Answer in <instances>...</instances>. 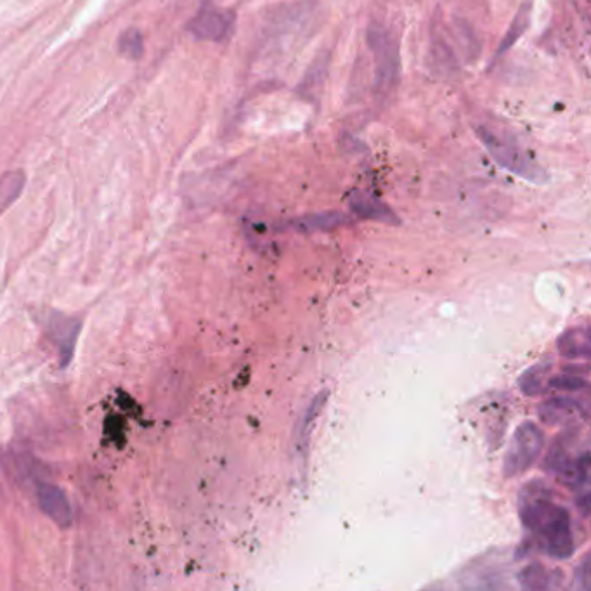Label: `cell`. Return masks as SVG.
Instances as JSON below:
<instances>
[{"instance_id":"cell-1","label":"cell","mask_w":591,"mask_h":591,"mask_svg":"<svg viewBox=\"0 0 591 591\" xmlns=\"http://www.w3.org/2000/svg\"><path fill=\"white\" fill-rule=\"evenodd\" d=\"M520 519L553 559H569L574 553L571 517L540 484L529 486L522 494Z\"/></svg>"},{"instance_id":"cell-2","label":"cell","mask_w":591,"mask_h":591,"mask_svg":"<svg viewBox=\"0 0 591 591\" xmlns=\"http://www.w3.org/2000/svg\"><path fill=\"white\" fill-rule=\"evenodd\" d=\"M477 136L494 163L500 165L501 169L508 170L510 174L533 184H545L548 181L545 169L534 160V156L529 151L515 143L514 139L500 136L488 127H477Z\"/></svg>"},{"instance_id":"cell-3","label":"cell","mask_w":591,"mask_h":591,"mask_svg":"<svg viewBox=\"0 0 591 591\" xmlns=\"http://www.w3.org/2000/svg\"><path fill=\"white\" fill-rule=\"evenodd\" d=\"M368 47L373 54L375 63V89L380 96H389L399 82V46L392 33L382 25H371L368 28Z\"/></svg>"},{"instance_id":"cell-4","label":"cell","mask_w":591,"mask_h":591,"mask_svg":"<svg viewBox=\"0 0 591 591\" xmlns=\"http://www.w3.org/2000/svg\"><path fill=\"white\" fill-rule=\"evenodd\" d=\"M543 444H545V436L534 423L527 422L520 425L512 437V444L505 456V463H503L505 477H517L533 467L540 456Z\"/></svg>"},{"instance_id":"cell-5","label":"cell","mask_w":591,"mask_h":591,"mask_svg":"<svg viewBox=\"0 0 591 591\" xmlns=\"http://www.w3.org/2000/svg\"><path fill=\"white\" fill-rule=\"evenodd\" d=\"M234 16L219 7L203 6L193 20L189 21L188 30L196 39L221 42L233 30Z\"/></svg>"},{"instance_id":"cell-6","label":"cell","mask_w":591,"mask_h":591,"mask_svg":"<svg viewBox=\"0 0 591 591\" xmlns=\"http://www.w3.org/2000/svg\"><path fill=\"white\" fill-rule=\"evenodd\" d=\"M37 501H39V507L49 519L61 527V529H68L72 526L73 522V510L72 503L68 500L65 491L54 486V484H40L37 489Z\"/></svg>"},{"instance_id":"cell-7","label":"cell","mask_w":591,"mask_h":591,"mask_svg":"<svg viewBox=\"0 0 591 591\" xmlns=\"http://www.w3.org/2000/svg\"><path fill=\"white\" fill-rule=\"evenodd\" d=\"M47 330H49L54 344L58 345L61 366L65 368L66 364L73 359V351H75L78 333H80V321L63 316V314H52L49 323H47Z\"/></svg>"},{"instance_id":"cell-8","label":"cell","mask_w":591,"mask_h":591,"mask_svg":"<svg viewBox=\"0 0 591 591\" xmlns=\"http://www.w3.org/2000/svg\"><path fill=\"white\" fill-rule=\"evenodd\" d=\"M349 207L363 219L385 222V224H397V215L390 210L384 202H380L375 196L368 195L364 191H352L349 196Z\"/></svg>"},{"instance_id":"cell-9","label":"cell","mask_w":591,"mask_h":591,"mask_svg":"<svg viewBox=\"0 0 591 591\" xmlns=\"http://www.w3.org/2000/svg\"><path fill=\"white\" fill-rule=\"evenodd\" d=\"M579 413L578 401L574 399H567V397H559V399H550L545 404H541L540 416L541 420L546 423H566L571 420L572 416Z\"/></svg>"},{"instance_id":"cell-10","label":"cell","mask_w":591,"mask_h":591,"mask_svg":"<svg viewBox=\"0 0 591 591\" xmlns=\"http://www.w3.org/2000/svg\"><path fill=\"white\" fill-rule=\"evenodd\" d=\"M25 184L26 176L23 170H11L0 176V215L20 198Z\"/></svg>"},{"instance_id":"cell-11","label":"cell","mask_w":591,"mask_h":591,"mask_svg":"<svg viewBox=\"0 0 591 591\" xmlns=\"http://www.w3.org/2000/svg\"><path fill=\"white\" fill-rule=\"evenodd\" d=\"M588 330L586 328H574L564 333L559 340V351L564 358H586L590 352L588 344Z\"/></svg>"},{"instance_id":"cell-12","label":"cell","mask_w":591,"mask_h":591,"mask_svg":"<svg viewBox=\"0 0 591 591\" xmlns=\"http://www.w3.org/2000/svg\"><path fill=\"white\" fill-rule=\"evenodd\" d=\"M529 14H531V6L520 7L519 13L515 16L514 21L510 23L507 35L501 40L500 47L496 51V56L500 58L503 56L508 49H512L515 46V42L522 37V33L526 32L527 25H529Z\"/></svg>"},{"instance_id":"cell-13","label":"cell","mask_w":591,"mask_h":591,"mask_svg":"<svg viewBox=\"0 0 591 591\" xmlns=\"http://www.w3.org/2000/svg\"><path fill=\"white\" fill-rule=\"evenodd\" d=\"M118 49L124 54L125 58L134 59V61L143 58V33L136 30V28L125 30V32L120 35V39H118Z\"/></svg>"},{"instance_id":"cell-14","label":"cell","mask_w":591,"mask_h":591,"mask_svg":"<svg viewBox=\"0 0 591 591\" xmlns=\"http://www.w3.org/2000/svg\"><path fill=\"white\" fill-rule=\"evenodd\" d=\"M520 585L529 590H546L552 586L550 572L541 566H529L520 572Z\"/></svg>"},{"instance_id":"cell-15","label":"cell","mask_w":591,"mask_h":591,"mask_svg":"<svg viewBox=\"0 0 591 591\" xmlns=\"http://www.w3.org/2000/svg\"><path fill=\"white\" fill-rule=\"evenodd\" d=\"M345 221V215L338 214V212H328V214H316L304 217L302 221H299V228L309 229H330L335 228L338 224H342Z\"/></svg>"},{"instance_id":"cell-16","label":"cell","mask_w":591,"mask_h":591,"mask_svg":"<svg viewBox=\"0 0 591 591\" xmlns=\"http://www.w3.org/2000/svg\"><path fill=\"white\" fill-rule=\"evenodd\" d=\"M543 373H545L543 366L531 368L524 377L520 378V389L524 390L527 396L543 394L546 385L545 380H543Z\"/></svg>"},{"instance_id":"cell-17","label":"cell","mask_w":591,"mask_h":591,"mask_svg":"<svg viewBox=\"0 0 591 591\" xmlns=\"http://www.w3.org/2000/svg\"><path fill=\"white\" fill-rule=\"evenodd\" d=\"M548 387L550 389L562 390V392H579V390H586L588 384H586L585 378L564 373V375H559V377H553L552 380H548Z\"/></svg>"}]
</instances>
